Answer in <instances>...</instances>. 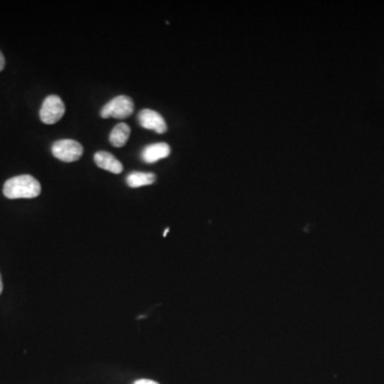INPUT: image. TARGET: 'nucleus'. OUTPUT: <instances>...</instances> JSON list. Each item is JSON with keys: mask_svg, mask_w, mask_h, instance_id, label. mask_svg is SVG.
Listing matches in <instances>:
<instances>
[{"mask_svg": "<svg viewBox=\"0 0 384 384\" xmlns=\"http://www.w3.org/2000/svg\"><path fill=\"white\" fill-rule=\"evenodd\" d=\"M171 154V149L167 143H155L147 145L141 153V159L144 163H154L161 159H167Z\"/></svg>", "mask_w": 384, "mask_h": 384, "instance_id": "obj_6", "label": "nucleus"}, {"mask_svg": "<svg viewBox=\"0 0 384 384\" xmlns=\"http://www.w3.org/2000/svg\"><path fill=\"white\" fill-rule=\"evenodd\" d=\"M134 384H159V382L149 379H139L134 382Z\"/></svg>", "mask_w": 384, "mask_h": 384, "instance_id": "obj_10", "label": "nucleus"}, {"mask_svg": "<svg viewBox=\"0 0 384 384\" xmlns=\"http://www.w3.org/2000/svg\"><path fill=\"white\" fill-rule=\"evenodd\" d=\"M130 136V128L125 123H120L114 126L112 132H110V143L114 147H122L128 143Z\"/></svg>", "mask_w": 384, "mask_h": 384, "instance_id": "obj_8", "label": "nucleus"}, {"mask_svg": "<svg viewBox=\"0 0 384 384\" xmlns=\"http://www.w3.org/2000/svg\"><path fill=\"white\" fill-rule=\"evenodd\" d=\"M40 194V182L28 174L14 176L8 180L4 186V194L10 200L37 198Z\"/></svg>", "mask_w": 384, "mask_h": 384, "instance_id": "obj_1", "label": "nucleus"}, {"mask_svg": "<svg viewBox=\"0 0 384 384\" xmlns=\"http://www.w3.org/2000/svg\"><path fill=\"white\" fill-rule=\"evenodd\" d=\"M94 161L97 167L101 169L107 170L114 174H120L123 171V165L119 159L108 153V151H99L95 153Z\"/></svg>", "mask_w": 384, "mask_h": 384, "instance_id": "obj_7", "label": "nucleus"}, {"mask_svg": "<svg viewBox=\"0 0 384 384\" xmlns=\"http://www.w3.org/2000/svg\"><path fill=\"white\" fill-rule=\"evenodd\" d=\"M3 290H4L3 279H1V275H0V295H1V292H3Z\"/></svg>", "mask_w": 384, "mask_h": 384, "instance_id": "obj_12", "label": "nucleus"}, {"mask_svg": "<svg viewBox=\"0 0 384 384\" xmlns=\"http://www.w3.org/2000/svg\"><path fill=\"white\" fill-rule=\"evenodd\" d=\"M66 113V105L58 95H49L43 101L40 110L41 121L47 125L57 123Z\"/></svg>", "mask_w": 384, "mask_h": 384, "instance_id": "obj_4", "label": "nucleus"}, {"mask_svg": "<svg viewBox=\"0 0 384 384\" xmlns=\"http://www.w3.org/2000/svg\"><path fill=\"white\" fill-rule=\"evenodd\" d=\"M139 123L145 130H154L157 134H165L167 132V123L163 116L155 110L144 109L139 112Z\"/></svg>", "mask_w": 384, "mask_h": 384, "instance_id": "obj_5", "label": "nucleus"}, {"mask_svg": "<svg viewBox=\"0 0 384 384\" xmlns=\"http://www.w3.org/2000/svg\"><path fill=\"white\" fill-rule=\"evenodd\" d=\"M170 228H167V230H165V233H163V237H166L167 236L168 232H169Z\"/></svg>", "mask_w": 384, "mask_h": 384, "instance_id": "obj_13", "label": "nucleus"}, {"mask_svg": "<svg viewBox=\"0 0 384 384\" xmlns=\"http://www.w3.org/2000/svg\"><path fill=\"white\" fill-rule=\"evenodd\" d=\"M5 66H6L5 57H4L3 53L0 51V72H1V70H4V68H5Z\"/></svg>", "mask_w": 384, "mask_h": 384, "instance_id": "obj_11", "label": "nucleus"}, {"mask_svg": "<svg viewBox=\"0 0 384 384\" xmlns=\"http://www.w3.org/2000/svg\"><path fill=\"white\" fill-rule=\"evenodd\" d=\"M135 104L130 97L120 95L106 104L101 110V117L103 119H128L134 113Z\"/></svg>", "mask_w": 384, "mask_h": 384, "instance_id": "obj_2", "label": "nucleus"}, {"mask_svg": "<svg viewBox=\"0 0 384 384\" xmlns=\"http://www.w3.org/2000/svg\"><path fill=\"white\" fill-rule=\"evenodd\" d=\"M155 180H156V175L154 173H147V172H132L126 178V182L132 188L149 186L154 184Z\"/></svg>", "mask_w": 384, "mask_h": 384, "instance_id": "obj_9", "label": "nucleus"}, {"mask_svg": "<svg viewBox=\"0 0 384 384\" xmlns=\"http://www.w3.org/2000/svg\"><path fill=\"white\" fill-rule=\"evenodd\" d=\"M54 156L64 163L80 161L84 154V147L80 142L70 139L58 140L51 147Z\"/></svg>", "mask_w": 384, "mask_h": 384, "instance_id": "obj_3", "label": "nucleus"}]
</instances>
